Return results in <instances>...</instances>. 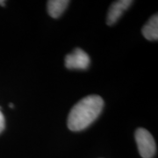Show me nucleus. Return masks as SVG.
Segmentation results:
<instances>
[{"label": "nucleus", "instance_id": "1", "mask_svg": "<svg viewBox=\"0 0 158 158\" xmlns=\"http://www.w3.org/2000/svg\"><path fill=\"white\" fill-rule=\"evenodd\" d=\"M104 107V100L98 95H89L77 102L70 110L68 127L78 132L87 128L96 120Z\"/></svg>", "mask_w": 158, "mask_h": 158}, {"label": "nucleus", "instance_id": "2", "mask_svg": "<svg viewBox=\"0 0 158 158\" xmlns=\"http://www.w3.org/2000/svg\"><path fill=\"white\" fill-rule=\"evenodd\" d=\"M135 141L142 158H152L156 152V144L152 135L144 128L135 131Z\"/></svg>", "mask_w": 158, "mask_h": 158}, {"label": "nucleus", "instance_id": "3", "mask_svg": "<svg viewBox=\"0 0 158 158\" xmlns=\"http://www.w3.org/2000/svg\"><path fill=\"white\" fill-rule=\"evenodd\" d=\"M65 66L69 69H86L90 63V56L81 48L74 49L65 57Z\"/></svg>", "mask_w": 158, "mask_h": 158}, {"label": "nucleus", "instance_id": "4", "mask_svg": "<svg viewBox=\"0 0 158 158\" xmlns=\"http://www.w3.org/2000/svg\"><path fill=\"white\" fill-rule=\"evenodd\" d=\"M133 4L132 0H118L115 1L111 5L107 13L106 22L109 26H113L118 20L121 15L131 5Z\"/></svg>", "mask_w": 158, "mask_h": 158}, {"label": "nucleus", "instance_id": "5", "mask_svg": "<svg viewBox=\"0 0 158 158\" xmlns=\"http://www.w3.org/2000/svg\"><path fill=\"white\" fill-rule=\"evenodd\" d=\"M142 34L148 40H158V15L155 14L142 27Z\"/></svg>", "mask_w": 158, "mask_h": 158}, {"label": "nucleus", "instance_id": "6", "mask_svg": "<svg viewBox=\"0 0 158 158\" xmlns=\"http://www.w3.org/2000/svg\"><path fill=\"white\" fill-rule=\"evenodd\" d=\"M69 4L68 0H50L48 2V12L54 19L59 18Z\"/></svg>", "mask_w": 158, "mask_h": 158}, {"label": "nucleus", "instance_id": "7", "mask_svg": "<svg viewBox=\"0 0 158 158\" xmlns=\"http://www.w3.org/2000/svg\"><path fill=\"white\" fill-rule=\"evenodd\" d=\"M5 127H6V120H5L4 114L1 112V107H0V134L5 129Z\"/></svg>", "mask_w": 158, "mask_h": 158}, {"label": "nucleus", "instance_id": "8", "mask_svg": "<svg viewBox=\"0 0 158 158\" xmlns=\"http://www.w3.org/2000/svg\"><path fill=\"white\" fill-rule=\"evenodd\" d=\"M0 6H6V2H5V1H3V0H0Z\"/></svg>", "mask_w": 158, "mask_h": 158}, {"label": "nucleus", "instance_id": "9", "mask_svg": "<svg viewBox=\"0 0 158 158\" xmlns=\"http://www.w3.org/2000/svg\"><path fill=\"white\" fill-rule=\"evenodd\" d=\"M9 106H10V107H11V108H13L14 107V105H13V104H10V105H9Z\"/></svg>", "mask_w": 158, "mask_h": 158}]
</instances>
